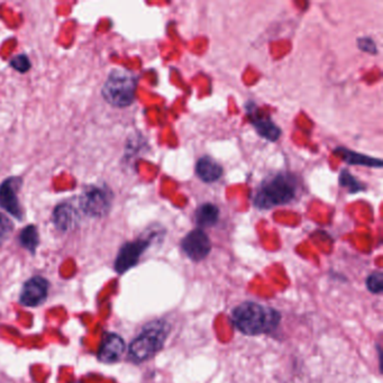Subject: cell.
Masks as SVG:
<instances>
[{"instance_id":"cell-1","label":"cell","mask_w":383,"mask_h":383,"mask_svg":"<svg viewBox=\"0 0 383 383\" xmlns=\"http://www.w3.org/2000/svg\"><path fill=\"white\" fill-rule=\"evenodd\" d=\"M232 322L236 330L244 335H263L277 330L281 322V315L271 307L246 301L235 307Z\"/></svg>"},{"instance_id":"cell-2","label":"cell","mask_w":383,"mask_h":383,"mask_svg":"<svg viewBox=\"0 0 383 383\" xmlns=\"http://www.w3.org/2000/svg\"><path fill=\"white\" fill-rule=\"evenodd\" d=\"M298 192V184L290 173L280 172L266 179L256 188L253 204L258 209H272L290 204Z\"/></svg>"},{"instance_id":"cell-3","label":"cell","mask_w":383,"mask_h":383,"mask_svg":"<svg viewBox=\"0 0 383 383\" xmlns=\"http://www.w3.org/2000/svg\"><path fill=\"white\" fill-rule=\"evenodd\" d=\"M168 325L162 320L149 322L128 347V355L134 362H144L162 350L168 337Z\"/></svg>"},{"instance_id":"cell-4","label":"cell","mask_w":383,"mask_h":383,"mask_svg":"<svg viewBox=\"0 0 383 383\" xmlns=\"http://www.w3.org/2000/svg\"><path fill=\"white\" fill-rule=\"evenodd\" d=\"M137 78L133 72L124 69L112 70L103 87V97L112 106H131L135 100Z\"/></svg>"},{"instance_id":"cell-5","label":"cell","mask_w":383,"mask_h":383,"mask_svg":"<svg viewBox=\"0 0 383 383\" xmlns=\"http://www.w3.org/2000/svg\"><path fill=\"white\" fill-rule=\"evenodd\" d=\"M112 199L114 196L110 188L100 184H93L85 188L81 194V211L91 217H103L110 213Z\"/></svg>"},{"instance_id":"cell-6","label":"cell","mask_w":383,"mask_h":383,"mask_svg":"<svg viewBox=\"0 0 383 383\" xmlns=\"http://www.w3.org/2000/svg\"><path fill=\"white\" fill-rule=\"evenodd\" d=\"M151 238H139L133 242L126 243L122 245L118 253L116 261H115V270L120 274L125 273L139 263L140 258L143 253L151 245Z\"/></svg>"},{"instance_id":"cell-7","label":"cell","mask_w":383,"mask_h":383,"mask_svg":"<svg viewBox=\"0 0 383 383\" xmlns=\"http://www.w3.org/2000/svg\"><path fill=\"white\" fill-rule=\"evenodd\" d=\"M182 248L192 261L200 262L211 253V243L202 229H196L182 238Z\"/></svg>"},{"instance_id":"cell-8","label":"cell","mask_w":383,"mask_h":383,"mask_svg":"<svg viewBox=\"0 0 383 383\" xmlns=\"http://www.w3.org/2000/svg\"><path fill=\"white\" fill-rule=\"evenodd\" d=\"M246 112H248V120L262 139L269 142H277L280 139L281 130L274 124L273 120L269 116H266L258 110L256 105L248 103L246 105Z\"/></svg>"},{"instance_id":"cell-9","label":"cell","mask_w":383,"mask_h":383,"mask_svg":"<svg viewBox=\"0 0 383 383\" xmlns=\"http://www.w3.org/2000/svg\"><path fill=\"white\" fill-rule=\"evenodd\" d=\"M19 182V179L9 178L0 184V207L15 219H23V209L17 198Z\"/></svg>"},{"instance_id":"cell-10","label":"cell","mask_w":383,"mask_h":383,"mask_svg":"<svg viewBox=\"0 0 383 383\" xmlns=\"http://www.w3.org/2000/svg\"><path fill=\"white\" fill-rule=\"evenodd\" d=\"M48 283L44 278L34 277L28 280L21 293V303L27 307L38 306L48 297Z\"/></svg>"},{"instance_id":"cell-11","label":"cell","mask_w":383,"mask_h":383,"mask_svg":"<svg viewBox=\"0 0 383 383\" xmlns=\"http://www.w3.org/2000/svg\"><path fill=\"white\" fill-rule=\"evenodd\" d=\"M125 342L117 334L110 333L105 335L98 352V359L103 363H115L122 357L125 352Z\"/></svg>"},{"instance_id":"cell-12","label":"cell","mask_w":383,"mask_h":383,"mask_svg":"<svg viewBox=\"0 0 383 383\" xmlns=\"http://www.w3.org/2000/svg\"><path fill=\"white\" fill-rule=\"evenodd\" d=\"M196 174L201 182L213 184L223 176V168L213 157H202L196 163Z\"/></svg>"},{"instance_id":"cell-13","label":"cell","mask_w":383,"mask_h":383,"mask_svg":"<svg viewBox=\"0 0 383 383\" xmlns=\"http://www.w3.org/2000/svg\"><path fill=\"white\" fill-rule=\"evenodd\" d=\"M334 153L341 157L342 160L347 164L362 165V167H369V168H382L383 163L380 159L357 153V152L351 151L345 147H337V149H334Z\"/></svg>"},{"instance_id":"cell-14","label":"cell","mask_w":383,"mask_h":383,"mask_svg":"<svg viewBox=\"0 0 383 383\" xmlns=\"http://www.w3.org/2000/svg\"><path fill=\"white\" fill-rule=\"evenodd\" d=\"M78 214L73 206L70 204H62L53 211V223L60 231H68L77 223Z\"/></svg>"},{"instance_id":"cell-15","label":"cell","mask_w":383,"mask_h":383,"mask_svg":"<svg viewBox=\"0 0 383 383\" xmlns=\"http://www.w3.org/2000/svg\"><path fill=\"white\" fill-rule=\"evenodd\" d=\"M219 219V209L217 206L207 202L198 208L194 213V221L199 229H207V227L215 226Z\"/></svg>"},{"instance_id":"cell-16","label":"cell","mask_w":383,"mask_h":383,"mask_svg":"<svg viewBox=\"0 0 383 383\" xmlns=\"http://www.w3.org/2000/svg\"><path fill=\"white\" fill-rule=\"evenodd\" d=\"M19 242L21 246L30 251L31 253H35L40 243V236H38V229L30 225L25 227L19 235Z\"/></svg>"},{"instance_id":"cell-17","label":"cell","mask_w":383,"mask_h":383,"mask_svg":"<svg viewBox=\"0 0 383 383\" xmlns=\"http://www.w3.org/2000/svg\"><path fill=\"white\" fill-rule=\"evenodd\" d=\"M338 182L342 187H345L346 189L349 190L350 194H357V192L364 190V184H361L347 170L342 171Z\"/></svg>"},{"instance_id":"cell-18","label":"cell","mask_w":383,"mask_h":383,"mask_svg":"<svg viewBox=\"0 0 383 383\" xmlns=\"http://www.w3.org/2000/svg\"><path fill=\"white\" fill-rule=\"evenodd\" d=\"M367 287L372 293H381L383 290V274L374 272L367 279Z\"/></svg>"},{"instance_id":"cell-19","label":"cell","mask_w":383,"mask_h":383,"mask_svg":"<svg viewBox=\"0 0 383 383\" xmlns=\"http://www.w3.org/2000/svg\"><path fill=\"white\" fill-rule=\"evenodd\" d=\"M14 225L11 219L4 214L0 213V245L9 240V235L13 232Z\"/></svg>"},{"instance_id":"cell-20","label":"cell","mask_w":383,"mask_h":383,"mask_svg":"<svg viewBox=\"0 0 383 383\" xmlns=\"http://www.w3.org/2000/svg\"><path fill=\"white\" fill-rule=\"evenodd\" d=\"M11 65L16 71L21 72V73H25L31 69L30 59L27 58L24 54H19V56L13 58L11 61Z\"/></svg>"},{"instance_id":"cell-21","label":"cell","mask_w":383,"mask_h":383,"mask_svg":"<svg viewBox=\"0 0 383 383\" xmlns=\"http://www.w3.org/2000/svg\"><path fill=\"white\" fill-rule=\"evenodd\" d=\"M357 46H359L360 50L363 51L365 53L375 54L378 53V48H377V44H375L374 41L371 38H360L357 40Z\"/></svg>"}]
</instances>
